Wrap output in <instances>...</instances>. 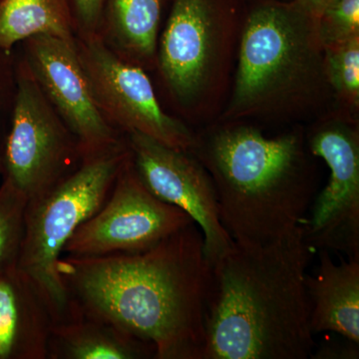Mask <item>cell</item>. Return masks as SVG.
Here are the masks:
<instances>
[{
  "label": "cell",
  "instance_id": "6da1fadb",
  "mask_svg": "<svg viewBox=\"0 0 359 359\" xmlns=\"http://www.w3.org/2000/svg\"><path fill=\"white\" fill-rule=\"evenodd\" d=\"M57 271L74 311L147 342L156 359H202L211 264L195 223L141 252L62 255Z\"/></svg>",
  "mask_w": 359,
  "mask_h": 359
},
{
  "label": "cell",
  "instance_id": "7a4b0ae2",
  "mask_svg": "<svg viewBox=\"0 0 359 359\" xmlns=\"http://www.w3.org/2000/svg\"><path fill=\"white\" fill-rule=\"evenodd\" d=\"M313 248L304 224L263 245L233 242L211 264L202 359H308L306 269Z\"/></svg>",
  "mask_w": 359,
  "mask_h": 359
},
{
  "label": "cell",
  "instance_id": "3957f363",
  "mask_svg": "<svg viewBox=\"0 0 359 359\" xmlns=\"http://www.w3.org/2000/svg\"><path fill=\"white\" fill-rule=\"evenodd\" d=\"M189 152L210 174L219 219L233 242L263 245L304 224L318 189V158L302 124L268 136L247 121L195 130Z\"/></svg>",
  "mask_w": 359,
  "mask_h": 359
},
{
  "label": "cell",
  "instance_id": "277c9868",
  "mask_svg": "<svg viewBox=\"0 0 359 359\" xmlns=\"http://www.w3.org/2000/svg\"><path fill=\"white\" fill-rule=\"evenodd\" d=\"M334 109L318 20L297 0H247L231 91L218 121L290 127Z\"/></svg>",
  "mask_w": 359,
  "mask_h": 359
},
{
  "label": "cell",
  "instance_id": "5b68a950",
  "mask_svg": "<svg viewBox=\"0 0 359 359\" xmlns=\"http://www.w3.org/2000/svg\"><path fill=\"white\" fill-rule=\"evenodd\" d=\"M247 0H172L158 39L156 89L194 130L218 121L230 94Z\"/></svg>",
  "mask_w": 359,
  "mask_h": 359
},
{
  "label": "cell",
  "instance_id": "8992f818",
  "mask_svg": "<svg viewBox=\"0 0 359 359\" xmlns=\"http://www.w3.org/2000/svg\"><path fill=\"white\" fill-rule=\"evenodd\" d=\"M131 158L128 142L105 154L85 161L65 181L27 200L18 268L39 290L54 323L72 316L69 297L58 275V259L66 243L109 197L117 178Z\"/></svg>",
  "mask_w": 359,
  "mask_h": 359
},
{
  "label": "cell",
  "instance_id": "52a82bcc",
  "mask_svg": "<svg viewBox=\"0 0 359 359\" xmlns=\"http://www.w3.org/2000/svg\"><path fill=\"white\" fill-rule=\"evenodd\" d=\"M15 54L16 95L1 176L30 200L74 174L84 160L76 136Z\"/></svg>",
  "mask_w": 359,
  "mask_h": 359
},
{
  "label": "cell",
  "instance_id": "ba28073f",
  "mask_svg": "<svg viewBox=\"0 0 359 359\" xmlns=\"http://www.w3.org/2000/svg\"><path fill=\"white\" fill-rule=\"evenodd\" d=\"M311 154L330 169L316 194L304 237L313 250L359 257V119L332 110L306 126Z\"/></svg>",
  "mask_w": 359,
  "mask_h": 359
},
{
  "label": "cell",
  "instance_id": "9c48e42d",
  "mask_svg": "<svg viewBox=\"0 0 359 359\" xmlns=\"http://www.w3.org/2000/svg\"><path fill=\"white\" fill-rule=\"evenodd\" d=\"M75 44L97 107L113 128L192 149L195 130L164 107L150 73L116 55L99 35L76 36Z\"/></svg>",
  "mask_w": 359,
  "mask_h": 359
},
{
  "label": "cell",
  "instance_id": "30bf717a",
  "mask_svg": "<svg viewBox=\"0 0 359 359\" xmlns=\"http://www.w3.org/2000/svg\"><path fill=\"white\" fill-rule=\"evenodd\" d=\"M188 214L163 202L142 183L130 158L102 207L66 243L62 255L98 257L152 249L184 226Z\"/></svg>",
  "mask_w": 359,
  "mask_h": 359
},
{
  "label": "cell",
  "instance_id": "8fae6325",
  "mask_svg": "<svg viewBox=\"0 0 359 359\" xmlns=\"http://www.w3.org/2000/svg\"><path fill=\"white\" fill-rule=\"evenodd\" d=\"M15 49L54 109L76 136L84 162L126 142V135L113 128L97 107L75 40L37 35Z\"/></svg>",
  "mask_w": 359,
  "mask_h": 359
},
{
  "label": "cell",
  "instance_id": "7c38bea8",
  "mask_svg": "<svg viewBox=\"0 0 359 359\" xmlns=\"http://www.w3.org/2000/svg\"><path fill=\"white\" fill-rule=\"evenodd\" d=\"M126 138L142 183L163 202L190 216L202 231L208 262L214 264L233 241L222 224L216 189L205 168L188 151L145 135L130 133Z\"/></svg>",
  "mask_w": 359,
  "mask_h": 359
},
{
  "label": "cell",
  "instance_id": "4fadbf2b",
  "mask_svg": "<svg viewBox=\"0 0 359 359\" xmlns=\"http://www.w3.org/2000/svg\"><path fill=\"white\" fill-rule=\"evenodd\" d=\"M53 316L18 268L0 273V359H47Z\"/></svg>",
  "mask_w": 359,
  "mask_h": 359
},
{
  "label": "cell",
  "instance_id": "5bb4252c",
  "mask_svg": "<svg viewBox=\"0 0 359 359\" xmlns=\"http://www.w3.org/2000/svg\"><path fill=\"white\" fill-rule=\"evenodd\" d=\"M318 252V269L306 278L311 332H334L359 344V257L337 264L328 250Z\"/></svg>",
  "mask_w": 359,
  "mask_h": 359
},
{
  "label": "cell",
  "instance_id": "9a60e30c",
  "mask_svg": "<svg viewBox=\"0 0 359 359\" xmlns=\"http://www.w3.org/2000/svg\"><path fill=\"white\" fill-rule=\"evenodd\" d=\"M167 0H106L99 37L123 60L153 73Z\"/></svg>",
  "mask_w": 359,
  "mask_h": 359
},
{
  "label": "cell",
  "instance_id": "2e32d148",
  "mask_svg": "<svg viewBox=\"0 0 359 359\" xmlns=\"http://www.w3.org/2000/svg\"><path fill=\"white\" fill-rule=\"evenodd\" d=\"M47 359H156V351L110 321L76 311L54 325Z\"/></svg>",
  "mask_w": 359,
  "mask_h": 359
},
{
  "label": "cell",
  "instance_id": "e0dca14e",
  "mask_svg": "<svg viewBox=\"0 0 359 359\" xmlns=\"http://www.w3.org/2000/svg\"><path fill=\"white\" fill-rule=\"evenodd\" d=\"M37 35L76 39L70 0H0V49Z\"/></svg>",
  "mask_w": 359,
  "mask_h": 359
},
{
  "label": "cell",
  "instance_id": "ac0fdd59",
  "mask_svg": "<svg viewBox=\"0 0 359 359\" xmlns=\"http://www.w3.org/2000/svg\"><path fill=\"white\" fill-rule=\"evenodd\" d=\"M323 59L334 110L359 119V37L323 48Z\"/></svg>",
  "mask_w": 359,
  "mask_h": 359
},
{
  "label": "cell",
  "instance_id": "d6986e66",
  "mask_svg": "<svg viewBox=\"0 0 359 359\" xmlns=\"http://www.w3.org/2000/svg\"><path fill=\"white\" fill-rule=\"evenodd\" d=\"M27 199L9 182L0 185V273L18 266Z\"/></svg>",
  "mask_w": 359,
  "mask_h": 359
},
{
  "label": "cell",
  "instance_id": "ffe728a7",
  "mask_svg": "<svg viewBox=\"0 0 359 359\" xmlns=\"http://www.w3.org/2000/svg\"><path fill=\"white\" fill-rule=\"evenodd\" d=\"M323 48L359 37V0H334L318 18Z\"/></svg>",
  "mask_w": 359,
  "mask_h": 359
},
{
  "label": "cell",
  "instance_id": "44dd1931",
  "mask_svg": "<svg viewBox=\"0 0 359 359\" xmlns=\"http://www.w3.org/2000/svg\"><path fill=\"white\" fill-rule=\"evenodd\" d=\"M16 95V54L0 49V175Z\"/></svg>",
  "mask_w": 359,
  "mask_h": 359
},
{
  "label": "cell",
  "instance_id": "7402d4cb",
  "mask_svg": "<svg viewBox=\"0 0 359 359\" xmlns=\"http://www.w3.org/2000/svg\"><path fill=\"white\" fill-rule=\"evenodd\" d=\"M77 37L98 35L106 0H70Z\"/></svg>",
  "mask_w": 359,
  "mask_h": 359
},
{
  "label": "cell",
  "instance_id": "603a6c76",
  "mask_svg": "<svg viewBox=\"0 0 359 359\" xmlns=\"http://www.w3.org/2000/svg\"><path fill=\"white\" fill-rule=\"evenodd\" d=\"M346 341H328L313 351V359H358L359 344L344 339Z\"/></svg>",
  "mask_w": 359,
  "mask_h": 359
},
{
  "label": "cell",
  "instance_id": "cb8c5ba5",
  "mask_svg": "<svg viewBox=\"0 0 359 359\" xmlns=\"http://www.w3.org/2000/svg\"><path fill=\"white\" fill-rule=\"evenodd\" d=\"M297 1L318 20L328 4H332L334 0H297Z\"/></svg>",
  "mask_w": 359,
  "mask_h": 359
}]
</instances>
